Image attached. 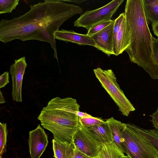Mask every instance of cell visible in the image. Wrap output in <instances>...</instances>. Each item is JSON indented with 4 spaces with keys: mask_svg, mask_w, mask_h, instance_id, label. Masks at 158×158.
<instances>
[{
    "mask_svg": "<svg viewBox=\"0 0 158 158\" xmlns=\"http://www.w3.org/2000/svg\"><path fill=\"white\" fill-rule=\"evenodd\" d=\"M142 2L148 25L158 23V0H142Z\"/></svg>",
    "mask_w": 158,
    "mask_h": 158,
    "instance_id": "2e32d148",
    "label": "cell"
},
{
    "mask_svg": "<svg viewBox=\"0 0 158 158\" xmlns=\"http://www.w3.org/2000/svg\"><path fill=\"white\" fill-rule=\"evenodd\" d=\"M98 157V158H100L99 157Z\"/></svg>",
    "mask_w": 158,
    "mask_h": 158,
    "instance_id": "1f68e13d",
    "label": "cell"
},
{
    "mask_svg": "<svg viewBox=\"0 0 158 158\" xmlns=\"http://www.w3.org/2000/svg\"><path fill=\"white\" fill-rule=\"evenodd\" d=\"M94 71L102 86L118 106L123 115L128 116L131 112L135 110L121 89L112 69L103 70L98 68L94 69Z\"/></svg>",
    "mask_w": 158,
    "mask_h": 158,
    "instance_id": "277c9868",
    "label": "cell"
},
{
    "mask_svg": "<svg viewBox=\"0 0 158 158\" xmlns=\"http://www.w3.org/2000/svg\"><path fill=\"white\" fill-rule=\"evenodd\" d=\"M7 126L6 123H0V158L6 151L7 135Z\"/></svg>",
    "mask_w": 158,
    "mask_h": 158,
    "instance_id": "d6986e66",
    "label": "cell"
},
{
    "mask_svg": "<svg viewBox=\"0 0 158 158\" xmlns=\"http://www.w3.org/2000/svg\"><path fill=\"white\" fill-rule=\"evenodd\" d=\"M9 82V72H5L0 77V88L4 87Z\"/></svg>",
    "mask_w": 158,
    "mask_h": 158,
    "instance_id": "cb8c5ba5",
    "label": "cell"
},
{
    "mask_svg": "<svg viewBox=\"0 0 158 158\" xmlns=\"http://www.w3.org/2000/svg\"><path fill=\"white\" fill-rule=\"evenodd\" d=\"M122 158H131L130 156L127 155L125 156V155H123L122 157Z\"/></svg>",
    "mask_w": 158,
    "mask_h": 158,
    "instance_id": "4dcf8cb0",
    "label": "cell"
},
{
    "mask_svg": "<svg viewBox=\"0 0 158 158\" xmlns=\"http://www.w3.org/2000/svg\"><path fill=\"white\" fill-rule=\"evenodd\" d=\"M114 21L101 31L91 36L96 44V48L110 56L114 55L113 31Z\"/></svg>",
    "mask_w": 158,
    "mask_h": 158,
    "instance_id": "30bf717a",
    "label": "cell"
},
{
    "mask_svg": "<svg viewBox=\"0 0 158 158\" xmlns=\"http://www.w3.org/2000/svg\"><path fill=\"white\" fill-rule=\"evenodd\" d=\"M52 147L55 158H74L75 148L73 143L58 142L53 139Z\"/></svg>",
    "mask_w": 158,
    "mask_h": 158,
    "instance_id": "9a60e30c",
    "label": "cell"
},
{
    "mask_svg": "<svg viewBox=\"0 0 158 158\" xmlns=\"http://www.w3.org/2000/svg\"><path fill=\"white\" fill-rule=\"evenodd\" d=\"M152 31L154 34L158 37V23H152Z\"/></svg>",
    "mask_w": 158,
    "mask_h": 158,
    "instance_id": "4316f807",
    "label": "cell"
},
{
    "mask_svg": "<svg viewBox=\"0 0 158 158\" xmlns=\"http://www.w3.org/2000/svg\"><path fill=\"white\" fill-rule=\"evenodd\" d=\"M124 0H113L99 8L87 10L74 22V26L82 27L88 31L95 24L105 20H111Z\"/></svg>",
    "mask_w": 158,
    "mask_h": 158,
    "instance_id": "8992f818",
    "label": "cell"
},
{
    "mask_svg": "<svg viewBox=\"0 0 158 158\" xmlns=\"http://www.w3.org/2000/svg\"><path fill=\"white\" fill-rule=\"evenodd\" d=\"M78 120L79 122L82 125L87 127L103 124L106 122V120L100 118L95 117L92 116L84 118L78 117Z\"/></svg>",
    "mask_w": 158,
    "mask_h": 158,
    "instance_id": "44dd1931",
    "label": "cell"
},
{
    "mask_svg": "<svg viewBox=\"0 0 158 158\" xmlns=\"http://www.w3.org/2000/svg\"><path fill=\"white\" fill-rule=\"evenodd\" d=\"M114 20H105L100 22L93 26L87 31L86 34L92 36L94 34L101 31L111 23Z\"/></svg>",
    "mask_w": 158,
    "mask_h": 158,
    "instance_id": "7402d4cb",
    "label": "cell"
},
{
    "mask_svg": "<svg viewBox=\"0 0 158 158\" xmlns=\"http://www.w3.org/2000/svg\"><path fill=\"white\" fill-rule=\"evenodd\" d=\"M150 116L151 117V121L153 127L158 131V108Z\"/></svg>",
    "mask_w": 158,
    "mask_h": 158,
    "instance_id": "d4e9b609",
    "label": "cell"
},
{
    "mask_svg": "<svg viewBox=\"0 0 158 158\" xmlns=\"http://www.w3.org/2000/svg\"><path fill=\"white\" fill-rule=\"evenodd\" d=\"M48 143L47 135L39 124L35 129L29 132L28 145L30 158H40Z\"/></svg>",
    "mask_w": 158,
    "mask_h": 158,
    "instance_id": "9c48e42d",
    "label": "cell"
},
{
    "mask_svg": "<svg viewBox=\"0 0 158 158\" xmlns=\"http://www.w3.org/2000/svg\"><path fill=\"white\" fill-rule=\"evenodd\" d=\"M87 128L101 145L114 141L111 131L106 122L103 124Z\"/></svg>",
    "mask_w": 158,
    "mask_h": 158,
    "instance_id": "5bb4252c",
    "label": "cell"
},
{
    "mask_svg": "<svg viewBox=\"0 0 158 158\" xmlns=\"http://www.w3.org/2000/svg\"><path fill=\"white\" fill-rule=\"evenodd\" d=\"M105 120L111 131L114 141L120 149L129 156L123 136V132L126 124L122 123L113 117Z\"/></svg>",
    "mask_w": 158,
    "mask_h": 158,
    "instance_id": "7c38bea8",
    "label": "cell"
},
{
    "mask_svg": "<svg viewBox=\"0 0 158 158\" xmlns=\"http://www.w3.org/2000/svg\"><path fill=\"white\" fill-rule=\"evenodd\" d=\"M125 143L131 158H158V152L150 142L130 126L126 125L123 132Z\"/></svg>",
    "mask_w": 158,
    "mask_h": 158,
    "instance_id": "5b68a950",
    "label": "cell"
},
{
    "mask_svg": "<svg viewBox=\"0 0 158 158\" xmlns=\"http://www.w3.org/2000/svg\"><path fill=\"white\" fill-rule=\"evenodd\" d=\"M129 124L133 129L147 139L158 152V131L156 130L144 129L133 124Z\"/></svg>",
    "mask_w": 158,
    "mask_h": 158,
    "instance_id": "ac0fdd59",
    "label": "cell"
},
{
    "mask_svg": "<svg viewBox=\"0 0 158 158\" xmlns=\"http://www.w3.org/2000/svg\"><path fill=\"white\" fill-rule=\"evenodd\" d=\"M19 0H0V14L11 13L18 5Z\"/></svg>",
    "mask_w": 158,
    "mask_h": 158,
    "instance_id": "ffe728a7",
    "label": "cell"
},
{
    "mask_svg": "<svg viewBox=\"0 0 158 158\" xmlns=\"http://www.w3.org/2000/svg\"><path fill=\"white\" fill-rule=\"evenodd\" d=\"M77 114L79 117L81 118L88 117L92 116L86 113H84L79 111L77 112Z\"/></svg>",
    "mask_w": 158,
    "mask_h": 158,
    "instance_id": "83f0119b",
    "label": "cell"
},
{
    "mask_svg": "<svg viewBox=\"0 0 158 158\" xmlns=\"http://www.w3.org/2000/svg\"><path fill=\"white\" fill-rule=\"evenodd\" d=\"M5 99L2 95V94L0 90V103L2 104L5 102Z\"/></svg>",
    "mask_w": 158,
    "mask_h": 158,
    "instance_id": "f546056e",
    "label": "cell"
},
{
    "mask_svg": "<svg viewBox=\"0 0 158 158\" xmlns=\"http://www.w3.org/2000/svg\"><path fill=\"white\" fill-rule=\"evenodd\" d=\"M63 2H74L76 3L80 4L81 3L83 2H84L85 1V0H62Z\"/></svg>",
    "mask_w": 158,
    "mask_h": 158,
    "instance_id": "f1b7e54d",
    "label": "cell"
},
{
    "mask_svg": "<svg viewBox=\"0 0 158 158\" xmlns=\"http://www.w3.org/2000/svg\"><path fill=\"white\" fill-rule=\"evenodd\" d=\"M129 44L125 17L116 35L115 42L113 46L114 55L118 56L122 53L128 48Z\"/></svg>",
    "mask_w": 158,
    "mask_h": 158,
    "instance_id": "4fadbf2b",
    "label": "cell"
},
{
    "mask_svg": "<svg viewBox=\"0 0 158 158\" xmlns=\"http://www.w3.org/2000/svg\"><path fill=\"white\" fill-rule=\"evenodd\" d=\"M124 13L130 43L125 51L130 60L143 68L152 78L158 79L152 51L153 36L145 18L142 0H127Z\"/></svg>",
    "mask_w": 158,
    "mask_h": 158,
    "instance_id": "7a4b0ae2",
    "label": "cell"
},
{
    "mask_svg": "<svg viewBox=\"0 0 158 158\" xmlns=\"http://www.w3.org/2000/svg\"><path fill=\"white\" fill-rule=\"evenodd\" d=\"M74 158H92L75 149Z\"/></svg>",
    "mask_w": 158,
    "mask_h": 158,
    "instance_id": "484cf974",
    "label": "cell"
},
{
    "mask_svg": "<svg viewBox=\"0 0 158 158\" xmlns=\"http://www.w3.org/2000/svg\"><path fill=\"white\" fill-rule=\"evenodd\" d=\"M124 155L114 141L101 144L98 156L100 158H122Z\"/></svg>",
    "mask_w": 158,
    "mask_h": 158,
    "instance_id": "e0dca14e",
    "label": "cell"
},
{
    "mask_svg": "<svg viewBox=\"0 0 158 158\" xmlns=\"http://www.w3.org/2000/svg\"><path fill=\"white\" fill-rule=\"evenodd\" d=\"M80 106L76 99L56 97L51 99L38 117L41 125L53 134L56 141L73 143V136L79 124Z\"/></svg>",
    "mask_w": 158,
    "mask_h": 158,
    "instance_id": "3957f363",
    "label": "cell"
},
{
    "mask_svg": "<svg viewBox=\"0 0 158 158\" xmlns=\"http://www.w3.org/2000/svg\"><path fill=\"white\" fill-rule=\"evenodd\" d=\"M152 51L155 64L158 74V37H152Z\"/></svg>",
    "mask_w": 158,
    "mask_h": 158,
    "instance_id": "603a6c76",
    "label": "cell"
},
{
    "mask_svg": "<svg viewBox=\"0 0 158 158\" xmlns=\"http://www.w3.org/2000/svg\"><path fill=\"white\" fill-rule=\"evenodd\" d=\"M27 65L26 57L23 56L15 60V63L10 66V71L12 81V96L13 99L17 102H22L23 79Z\"/></svg>",
    "mask_w": 158,
    "mask_h": 158,
    "instance_id": "ba28073f",
    "label": "cell"
},
{
    "mask_svg": "<svg viewBox=\"0 0 158 158\" xmlns=\"http://www.w3.org/2000/svg\"><path fill=\"white\" fill-rule=\"evenodd\" d=\"M30 7L29 11L19 17L1 20L0 41L4 43L16 39L47 42L58 61L54 33L69 19L83 13L82 9L62 0H45Z\"/></svg>",
    "mask_w": 158,
    "mask_h": 158,
    "instance_id": "6da1fadb",
    "label": "cell"
},
{
    "mask_svg": "<svg viewBox=\"0 0 158 158\" xmlns=\"http://www.w3.org/2000/svg\"><path fill=\"white\" fill-rule=\"evenodd\" d=\"M56 39L66 42L76 43L79 45H89L95 47L96 44L91 36L86 34H79L73 30L61 29L54 33Z\"/></svg>",
    "mask_w": 158,
    "mask_h": 158,
    "instance_id": "8fae6325",
    "label": "cell"
},
{
    "mask_svg": "<svg viewBox=\"0 0 158 158\" xmlns=\"http://www.w3.org/2000/svg\"><path fill=\"white\" fill-rule=\"evenodd\" d=\"M75 149L92 158L98 157L101 145L93 136L87 127L79 122L77 130L73 136Z\"/></svg>",
    "mask_w": 158,
    "mask_h": 158,
    "instance_id": "52a82bcc",
    "label": "cell"
}]
</instances>
